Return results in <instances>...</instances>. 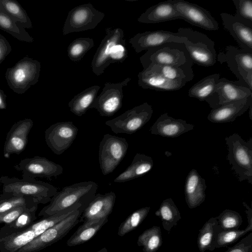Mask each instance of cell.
<instances>
[{
  "mask_svg": "<svg viewBox=\"0 0 252 252\" xmlns=\"http://www.w3.org/2000/svg\"><path fill=\"white\" fill-rule=\"evenodd\" d=\"M100 89L98 85L91 86L75 95L68 102L70 111L81 117L90 109Z\"/></svg>",
  "mask_w": 252,
  "mask_h": 252,
  "instance_id": "cell-31",
  "label": "cell"
},
{
  "mask_svg": "<svg viewBox=\"0 0 252 252\" xmlns=\"http://www.w3.org/2000/svg\"><path fill=\"white\" fill-rule=\"evenodd\" d=\"M0 183L2 187V193L29 197L38 204L49 203L58 192L57 188L52 185L32 178L19 179L2 176Z\"/></svg>",
  "mask_w": 252,
  "mask_h": 252,
  "instance_id": "cell-2",
  "label": "cell"
},
{
  "mask_svg": "<svg viewBox=\"0 0 252 252\" xmlns=\"http://www.w3.org/2000/svg\"><path fill=\"white\" fill-rule=\"evenodd\" d=\"M140 61L143 69L152 63L176 66L193 64L184 43L173 42L149 49L140 57Z\"/></svg>",
  "mask_w": 252,
  "mask_h": 252,
  "instance_id": "cell-5",
  "label": "cell"
},
{
  "mask_svg": "<svg viewBox=\"0 0 252 252\" xmlns=\"http://www.w3.org/2000/svg\"><path fill=\"white\" fill-rule=\"evenodd\" d=\"M252 230V226L248 225L243 230L235 229L220 231L217 237L216 248L226 247L236 242L241 237Z\"/></svg>",
  "mask_w": 252,
  "mask_h": 252,
  "instance_id": "cell-43",
  "label": "cell"
},
{
  "mask_svg": "<svg viewBox=\"0 0 252 252\" xmlns=\"http://www.w3.org/2000/svg\"><path fill=\"white\" fill-rule=\"evenodd\" d=\"M40 63L25 56L6 69L5 78L9 87L18 94H24L39 81Z\"/></svg>",
  "mask_w": 252,
  "mask_h": 252,
  "instance_id": "cell-7",
  "label": "cell"
},
{
  "mask_svg": "<svg viewBox=\"0 0 252 252\" xmlns=\"http://www.w3.org/2000/svg\"><path fill=\"white\" fill-rule=\"evenodd\" d=\"M220 16L224 29L230 33L240 48L252 51V25L226 12L221 13Z\"/></svg>",
  "mask_w": 252,
  "mask_h": 252,
  "instance_id": "cell-21",
  "label": "cell"
},
{
  "mask_svg": "<svg viewBox=\"0 0 252 252\" xmlns=\"http://www.w3.org/2000/svg\"><path fill=\"white\" fill-rule=\"evenodd\" d=\"M227 159L239 181L247 180L252 184V138L247 141L234 133L225 138Z\"/></svg>",
  "mask_w": 252,
  "mask_h": 252,
  "instance_id": "cell-4",
  "label": "cell"
},
{
  "mask_svg": "<svg viewBox=\"0 0 252 252\" xmlns=\"http://www.w3.org/2000/svg\"><path fill=\"white\" fill-rule=\"evenodd\" d=\"M153 112L152 106L148 102H144L106 121L105 125L116 134H132L142 128L149 121Z\"/></svg>",
  "mask_w": 252,
  "mask_h": 252,
  "instance_id": "cell-10",
  "label": "cell"
},
{
  "mask_svg": "<svg viewBox=\"0 0 252 252\" xmlns=\"http://www.w3.org/2000/svg\"><path fill=\"white\" fill-rule=\"evenodd\" d=\"M137 244L143 252H156L162 244L160 227L154 226L145 230L138 236Z\"/></svg>",
  "mask_w": 252,
  "mask_h": 252,
  "instance_id": "cell-37",
  "label": "cell"
},
{
  "mask_svg": "<svg viewBox=\"0 0 252 252\" xmlns=\"http://www.w3.org/2000/svg\"><path fill=\"white\" fill-rule=\"evenodd\" d=\"M224 252H252V232Z\"/></svg>",
  "mask_w": 252,
  "mask_h": 252,
  "instance_id": "cell-47",
  "label": "cell"
},
{
  "mask_svg": "<svg viewBox=\"0 0 252 252\" xmlns=\"http://www.w3.org/2000/svg\"><path fill=\"white\" fill-rule=\"evenodd\" d=\"M12 51V47L7 39L0 33V64Z\"/></svg>",
  "mask_w": 252,
  "mask_h": 252,
  "instance_id": "cell-48",
  "label": "cell"
},
{
  "mask_svg": "<svg viewBox=\"0 0 252 252\" xmlns=\"http://www.w3.org/2000/svg\"><path fill=\"white\" fill-rule=\"evenodd\" d=\"M94 46L93 38L80 37L72 41L67 48V56L74 62L82 60L86 54Z\"/></svg>",
  "mask_w": 252,
  "mask_h": 252,
  "instance_id": "cell-40",
  "label": "cell"
},
{
  "mask_svg": "<svg viewBox=\"0 0 252 252\" xmlns=\"http://www.w3.org/2000/svg\"><path fill=\"white\" fill-rule=\"evenodd\" d=\"M145 68L153 70L171 80H184L188 82L194 77L191 66H176L152 63Z\"/></svg>",
  "mask_w": 252,
  "mask_h": 252,
  "instance_id": "cell-32",
  "label": "cell"
},
{
  "mask_svg": "<svg viewBox=\"0 0 252 252\" xmlns=\"http://www.w3.org/2000/svg\"><path fill=\"white\" fill-rule=\"evenodd\" d=\"M86 207L79 208L16 252H38L61 240L78 223Z\"/></svg>",
  "mask_w": 252,
  "mask_h": 252,
  "instance_id": "cell-8",
  "label": "cell"
},
{
  "mask_svg": "<svg viewBox=\"0 0 252 252\" xmlns=\"http://www.w3.org/2000/svg\"><path fill=\"white\" fill-rule=\"evenodd\" d=\"M177 19L182 20V17L175 9L173 0H167L149 7L137 21L144 24H157Z\"/></svg>",
  "mask_w": 252,
  "mask_h": 252,
  "instance_id": "cell-26",
  "label": "cell"
},
{
  "mask_svg": "<svg viewBox=\"0 0 252 252\" xmlns=\"http://www.w3.org/2000/svg\"><path fill=\"white\" fill-rule=\"evenodd\" d=\"M220 78V74L215 73L202 78L190 88L189 96L206 102L213 94Z\"/></svg>",
  "mask_w": 252,
  "mask_h": 252,
  "instance_id": "cell-34",
  "label": "cell"
},
{
  "mask_svg": "<svg viewBox=\"0 0 252 252\" xmlns=\"http://www.w3.org/2000/svg\"><path fill=\"white\" fill-rule=\"evenodd\" d=\"M108 221V218L88 220L83 222L66 242L68 247L84 244L91 239Z\"/></svg>",
  "mask_w": 252,
  "mask_h": 252,
  "instance_id": "cell-29",
  "label": "cell"
},
{
  "mask_svg": "<svg viewBox=\"0 0 252 252\" xmlns=\"http://www.w3.org/2000/svg\"><path fill=\"white\" fill-rule=\"evenodd\" d=\"M105 14L88 3L76 6L67 14L63 28V34L92 30L103 19Z\"/></svg>",
  "mask_w": 252,
  "mask_h": 252,
  "instance_id": "cell-12",
  "label": "cell"
},
{
  "mask_svg": "<svg viewBox=\"0 0 252 252\" xmlns=\"http://www.w3.org/2000/svg\"><path fill=\"white\" fill-rule=\"evenodd\" d=\"M173 4L182 20L207 31H215L219 29L218 22L204 8L184 0H173Z\"/></svg>",
  "mask_w": 252,
  "mask_h": 252,
  "instance_id": "cell-16",
  "label": "cell"
},
{
  "mask_svg": "<svg viewBox=\"0 0 252 252\" xmlns=\"http://www.w3.org/2000/svg\"><path fill=\"white\" fill-rule=\"evenodd\" d=\"M6 95L4 92L0 89V110H4L6 109L7 104L6 102Z\"/></svg>",
  "mask_w": 252,
  "mask_h": 252,
  "instance_id": "cell-50",
  "label": "cell"
},
{
  "mask_svg": "<svg viewBox=\"0 0 252 252\" xmlns=\"http://www.w3.org/2000/svg\"><path fill=\"white\" fill-rule=\"evenodd\" d=\"M105 32L91 63L92 71L97 76L103 73L110 65L109 58L113 46L125 38L124 31L119 28L108 27L105 29Z\"/></svg>",
  "mask_w": 252,
  "mask_h": 252,
  "instance_id": "cell-19",
  "label": "cell"
},
{
  "mask_svg": "<svg viewBox=\"0 0 252 252\" xmlns=\"http://www.w3.org/2000/svg\"><path fill=\"white\" fill-rule=\"evenodd\" d=\"M130 81L131 78L127 77L119 83H105L101 92L96 97L90 109H95L103 117L113 116L122 107L123 89Z\"/></svg>",
  "mask_w": 252,
  "mask_h": 252,
  "instance_id": "cell-13",
  "label": "cell"
},
{
  "mask_svg": "<svg viewBox=\"0 0 252 252\" xmlns=\"http://www.w3.org/2000/svg\"><path fill=\"white\" fill-rule=\"evenodd\" d=\"M236 8L234 15L242 20L252 25V0H232Z\"/></svg>",
  "mask_w": 252,
  "mask_h": 252,
  "instance_id": "cell-44",
  "label": "cell"
},
{
  "mask_svg": "<svg viewBox=\"0 0 252 252\" xmlns=\"http://www.w3.org/2000/svg\"><path fill=\"white\" fill-rule=\"evenodd\" d=\"M31 119H25L14 123L7 132L3 147V153L8 158L12 154L19 155L26 148L28 136L32 126Z\"/></svg>",
  "mask_w": 252,
  "mask_h": 252,
  "instance_id": "cell-20",
  "label": "cell"
},
{
  "mask_svg": "<svg viewBox=\"0 0 252 252\" xmlns=\"http://www.w3.org/2000/svg\"><path fill=\"white\" fill-rule=\"evenodd\" d=\"M35 205H24L15 207L8 212L0 215V223H10L17 219L23 212L32 208Z\"/></svg>",
  "mask_w": 252,
  "mask_h": 252,
  "instance_id": "cell-46",
  "label": "cell"
},
{
  "mask_svg": "<svg viewBox=\"0 0 252 252\" xmlns=\"http://www.w3.org/2000/svg\"><path fill=\"white\" fill-rule=\"evenodd\" d=\"M243 205L245 207V212L247 215L248 225L252 226V208L250 207L245 202H243Z\"/></svg>",
  "mask_w": 252,
  "mask_h": 252,
  "instance_id": "cell-49",
  "label": "cell"
},
{
  "mask_svg": "<svg viewBox=\"0 0 252 252\" xmlns=\"http://www.w3.org/2000/svg\"><path fill=\"white\" fill-rule=\"evenodd\" d=\"M155 215L160 218L163 228L168 233L174 226L177 225L181 219L180 211L171 198L162 202L158 209L156 211Z\"/></svg>",
  "mask_w": 252,
  "mask_h": 252,
  "instance_id": "cell-33",
  "label": "cell"
},
{
  "mask_svg": "<svg viewBox=\"0 0 252 252\" xmlns=\"http://www.w3.org/2000/svg\"><path fill=\"white\" fill-rule=\"evenodd\" d=\"M126 39L124 38L117 42L113 47L109 58V63H123L127 57Z\"/></svg>",
  "mask_w": 252,
  "mask_h": 252,
  "instance_id": "cell-45",
  "label": "cell"
},
{
  "mask_svg": "<svg viewBox=\"0 0 252 252\" xmlns=\"http://www.w3.org/2000/svg\"><path fill=\"white\" fill-rule=\"evenodd\" d=\"M97 252H108L107 249L106 248H103Z\"/></svg>",
  "mask_w": 252,
  "mask_h": 252,
  "instance_id": "cell-51",
  "label": "cell"
},
{
  "mask_svg": "<svg viewBox=\"0 0 252 252\" xmlns=\"http://www.w3.org/2000/svg\"><path fill=\"white\" fill-rule=\"evenodd\" d=\"M217 61L221 64L226 63L238 80L252 91V51L229 45L217 55Z\"/></svg>",
  "mask_w": 252,
  "mask_h": 252,
  "instance_id": "cell-9",
  "label": "cell"
},
{
  "mask_svg": "<svg viewBox=\"0 0 252 252\" xmlns=\"http://www.w3.org/2000/svg\"><path fill=\"white\" fill-rule=\"evenodd\" d=\"M0 10L7 14L24 29L32 28V21L26 11L17 1L0 0Z\"/></svg>",
  "mask_w": 252,
  "mask_h": 252,
  "instance_id": "cell-36",
  "label": "cell"
},
{
  "mask_svg": "<svg viewBox=\"0 0 252 252\" xmlns=\"http://www.w3.org/2000/svg\"><path fill=\"white\" fill-rule=\"evenodd\" d=\"M150 209V207H145L132 213L120 225L118 235L123 237L135 229L146 219Z\"/></svg>",
  "mask_w": 252,
  "mask_h": 252,
  "instance_id": "cell-39",
  "label": "cell"
},
{
  "mask_svg": "<svg viewBox=\"0 0 252 252\" xmlns=\"http://www.w3.org/2000/svg\"><path fill=\"white\" fill-rule=\"evenodd\" d=\"M252 95V90L243 81H231L226 78L218 80L213 94L206 101L212 109Z\"/></svg>",
  "mask_w": 252,
  "mask_h": 252,
  "instance_id": "cell-14",
  "label": "cell"
},
{
  "mask_svg": "<svg viewBox=\"0 0 252 252\" xmlns=\"http://www.w3.org/2000/svg\"><path fill=\"white\" fill-rule=\"evenodd\" d=\"M184 80H171L149 68L143 69L138 74V84L144 89L157 91H174L185 86Z\"/></svg>",
  "mask_w": 252,
  "mask_h": 252,
  "instance_id": "cell-23",
  "label": "cell"
},
{
  "mask_svg": "<svg viewBox=\"0 0 252 252\" xmlns=\"http://www.w3.org/2000/svg\"><path fill=\"white\" fill-rule=\"evenodd\" d=\"M38 206H35L23 212L13 222L4 224L0 229V239L23 231L33 223L36 220Z\"/></svg>",
  "mask_w": 252,
  "mask_h": 252,
  "instance_id": "cell-35",
  "label": "cell"
},
{
  "mask_svg": "<svg viewBox=\"0 0 252 252\" xmlns=\"http://www.w3.org/2000/svg\"><path fill=\"white\" fill-rule=\"evenodd\" d=\"M216 218L221 231L239 229L243 222L242 217L238 212L227 209Z\"/></svg>",
  "mask_w": 252,
  "mask_h": 252,
  "instance_id": "cell-42",
  "label": "cell"
},
{
  "mask_svg": "<svg viewBox=\"0 0 252 252\" xmlns=\"http://www.w3.org/2000/svg\"><path fill=\"white\" fill-rule=\"evenodd\" d=\"M194 126L186 120L175 119L167 113L161 114L150 128L151 134L162 137L175 138L192 130Z\"/></svg>",
  "mask_w": 252,
  "mask_h": 252,
  "instance_id": "cell-22",
  "label": "cell"
},
{
  "mask_svg": "<svg viewBox=\"0 0 252 252\" xmlns=\"http://www.w3.org/2000/svg\"><path fill=\"white\" fill-rule=\"evenodd\" d=\"M128 148L125 138L110 134L103 135L99 143L98 160L104 175L113 172L125 158Z\"/></svg>",
  "mask_w": 252,
  "mask_h": 252,
  "instance_id": "cell-11",
  "label": "cell"
},
{
  "mask_svg": "<svg viewBox=\"0 0 252 252\" xmlns=\"http://www.w3.org/2000/svg\"><path fill=\"white\" fill-rule=\"evenodd\" d=\"M153 158L144 154L137 153L131 164L114 180L115 183H122L141 177L153 168Z\"/></svg>",
  "mask_w": 252,
  "mask_h": 252,
  "instance_id": "cell-28",
  "label": "cell"
},
{
  "mask_svg": "<svg viewBox=\"0 0 252 252\" xmlns=\"http://www.w3.org/2000/svg\"><path fill=\"white\" fill-rule=\"evenodd\" d=\"M187 39L178 32L163 30L146 31L130 38L129 43L137 53L167 42L185 43Z\"/></svg>",
  "mask_w": 252,
  "mask_h": 252,
  "instance_id": "cell-18",
  "label": "cell"
},
{
  "mask_svg": "<svg viewBox=\"0 0 252 252\" xmlns=\"http://www.w3.org/2000/svg\"><path fill=\"white\" fill-rule=\"evenodd\" d=\"M97 188V183L91 181L64 187L55 194L38 216L45 218L75 206H87L96 194Z\"/></svg>",
  "mask_w": 252,
  "mask_h": 252,
  "instance_id": "cell-1",
  "label": "cell"
},
{
  "mask_svg": "<svg viewBox=\"0 0 252 252\" xmlns=\"http://www.w3.org/2000/svg\"><path fill=\"white\" fill-rule=\"evenodd\" d=\"M37 204L38 205L32 198L29 197L13 196L2 193L0 195V215L16 207Z\"/></svg>",
  "mask_w": 252,
  "mask_h": 252,
  "instance_id": "cell-41",
  "label": "cell"
},
{
  "mask_svg": "<svg viewBox=\"0 0 252 252\" xmlns=\"http://www.w3.org/2000/svg\"><path fill=\"white\" fill-rule=\"evenodd\" d=\"M116 198V195L112 191L104 194H95L83 211L79 221L108 218L113 211Z\"/></svg>",
  "mask_w": 252,
  "mask_h": 252,
  "instance_id": "cell-25",
  "label": "cell"
},
{
  "mask_svg": "<svg viewBox=\"0 0 252 252\" xmlns=\"http://www.w3.org/2000/svg\"><path fill=\"white\" fill-rule=\"evenodd\" d=\"M206 187L205 180L196 169H191L187 177L185 185V200L189 208L194 209L205 201Z\"/></svg>",
  "mask_w": 252,
  "mask_h": 252,
  "instance_id": "cell-27",
  "label": "cell"
},
{
  "mask_svg": "<svg viewBox=\"0 0 252 252\" xmlns=\"http://www.w3.org/2000/svg\"><path fill=\"white\" fill-rule=\"evenodd\" d=\"M221 230L216 217H211L199 230L197 244L200 252L214 251L216 247L219 233Z\"/></svg>",
  "mask_w": 252,
  "mask_h": 252,
  "instance_id": "cell-30",
  "label": "cell"
},
{
  "mask_svg": "<svg viewBox=\"0 0 252 252\" xmlns=\"http://www.w3.org/2000/svg\"><path fill=\"white\" fill-rule=\"evenodd\" d=\"M177 32L187 39L184 44L193 63L209 67L216 63L215 42L206 34L189 28H180Z\"/></svg>",
  "mask_w": 252,
  "mask_h": 252,
  "instance_id": "cell-6",
  "label": "cell"
},
{
  "mask_svg": "<svg viewBox=\"0 0 252 252\" xmlns=\"http://www.w3.org/2000/svg\"><path fill=\"white\" fill-rule=\"evenodd\" d=\"M0 29L8 33L18 40L32 43L34 40L25 29L0 10Z\"/></svg>",
  "mask_w": 252,
  "mask_h": 252,
  "instance_id": "cell-38",
  "label": "cell"
},
{
  "mask_svg": "<svg viewBox=\"0 0 252 252\" xmlns=\"http://www.w3.org/2000/svg\"><path fill=\"white\" fill-rule=\"evenodd\" d=\"M14 169L22 173V177L51 178L63 172L61 165L44 157L38 156L21 159L14 166Z\"/></svg>",
  "mask_w": 252,
  "mask_h": 252,
  "instance_id": "cell-17",
  "label": "cell"
},
{
  "mask_svg": "<svg viewBox=\"0 0 252 252\" xmlns=\"http://www.w3.org/2000/svg\"><path fill=\"white\" fill-rule=\"evenodd\" d=\"M83 206H75L48 217L43 218L38 221L33 222L23 231L0 239V252H16L47 229Z\"/></svg>",
  "mask_w": 252,
  "mask_h": 252,
  "instance_id": "cell-3",
  "label": "cell"
},
{
  "mask_svg": "<svg viewBox=\"0 0 252 252\" xmlns=\"http://www.w3.org/2000/svg\"><path fill=\"white\" fill-rule=\"evenodd\" d=\"M78 131V128L72 122H58L46 129L45 141L54 154L60 155L70 147L76 138Z\"/></svg>",
  "mask_w": 252,
  "mask_h": 252,
  "instance_id": "cell-15",
  "label": "cell"
},
{
  "mask_svg": "<svg viewBox=\"0 0 252 252\" xmlns=\"http://www.w3.org/2000/svg\"><path fill=\"white\" fill-rule=\"evenodd\" d=\"M251 105L252 95L212 109L207 118L210 122L213 123L232 122L244 114Z\"/></svg>",
  "mask_w": 252,
  "mask_h": 252,
  "instance_id": "cell-24",
  "label": "cell"
}]
</instances>
